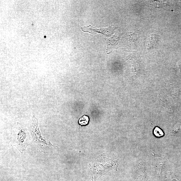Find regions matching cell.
Returning a JSON list of instances; mask_svg holds the SVG:
<instances>
[{
	"mask_svg": "<svg viewBox=\"0 0 181 181\" xmlns=\"http://www.w3.org/2000/svg\"><path fill=\"white\" fill-rule=\"evenodd\" d=\"M12 139H15V144L17 145V149L22 153L29 145L28 141L30 137L27 129L21 124L18 123L12 128Z\"/></svg>",
	"mask_w": 181,
	"mask_h": 181,
	"instance_id": "cell-1",
	"label": "cell"
},
{
	"mask_svg": "<svg viewBox=\"0 0 181 181\" xmlns=\"http://www.w3.org/2000/svg\"><path fill=\"white\" fill-rule=\"evenodd\" d=\"M30 130L32 135L33 139L35 140L37 143L41 146H50L53 147H56L53 145L50 141L41 135L39 126V122L35 116H34L32 117V121L30 126Z\"/></svg>",
	"mask_w": 181,
	"mask_h": 181,
	"instance_id": "cell-2",
	"label": "cell"
},
{
	"mask_svg": "<svg viewBox=\"0 0 181 181\" xmlns=\"http://www.w3.org/2000/svg\"><path fill=\"white\" fill-rule=\"evenodd\" d=\"M110 27L108 28H100L98 29L96 28H94L91 25L88 27H85L84 28H82V31L85 32H88L91 33L92 31L98 32L103 34L104 35H110V34L112 33V29H110Z\"/></svg>",
	"mask_w": 181,
	"mask_h": 181,
	"instance_id": "cell-3",
	"label": "cell"
},
{
	"mask_svg": "<svg viewBox=\"0 0 181 181\" xmlns=\"http://www.w3.org/2000/svg\"><path fill=\"white\" fill-rule=\"evenodd\" d=\"M89 122V117L86 116H84L79 119V124L81 126H85L87 125Z\"/></svg>",
	"mask_w": 181,
	"mask_h": 181,
	"instance_id": "cell-4",
	"label": "cell"
},
{
	"mask_svg": "<svg viewBox=\"0 0 181 181\" xmlns=\"http://www.w3.org/2000/svg\"><path fill=\"white\" fill-rule=\"evenodd\" d=\"M154 133L155 136L159 137L164 135V133L163 131L158 127L155 128L154 129Z\"/></svg>",
	"mask_w": 181,
	"mask_h": 181,
	"instance_id": "cell-5",
	"label": "cell"
},
{
	"mask_svg": "<svg viewBox=\"0 0 181 181\" xmlns=\"http://www.w3.org/2000/svg\"><path fill=\"white\" fill-rule=\"evenodd\" d=\"M173 132L174 133L179 134L181 132V126L180 125L175 126L173 129Z\"/></svg>",
	"mask_w": 181,
	"mask_h": 181,
	"instance_id": "cell-6",
	"label": "cell"
}]
</instances>
